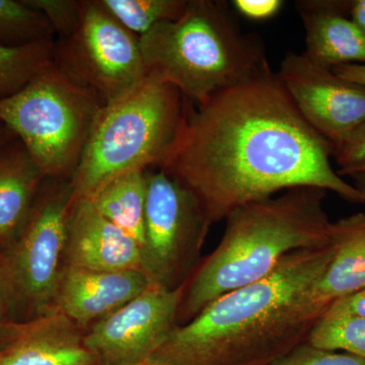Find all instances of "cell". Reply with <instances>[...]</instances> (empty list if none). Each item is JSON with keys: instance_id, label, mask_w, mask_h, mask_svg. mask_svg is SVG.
Segmentation results:
<instances>
[{"instance_id": "1", "label": "cell", "mask_w": 365, "mask_h": 365, "mask_svg": "<svg viewBox=\"0 0 365 365\" xmlns=\"http://www.w3.org/2000/svg\"><path fill=\"white\" fill-rule=\"evenodd\" d=\"M334 153L270 71L191 106L179 143L160 170L196 197L213 225L242 205L299 187L365 203L333 169Z\"/></svg>"}, {"instance_id": "2", "label": "cell", "mask_w": 365, "mask_h": 365, "mask_svg": "<svg viewBox=\"0 0 365 365\" xmlns=\"http://www.w3.org/2000/svg\"><path fill=\"white\" fill-rule=\"evenodd\" d=\"M332 242L285 257L268 276L228 292L177 326L150 359L167 365H268L307 342L326 313L313 288Z\"/></svg>"}, {"instance_id": "3", "label": "cell", "mask_w": 365, "mask_h": 365, "mask_svg": "<svg viewBox=\"0 0 365 365\" xmlns=\"http://www.w3.org/2000/svg\"><path fill=\"white\" fill-rule=\"evenodd\" d=\"M326 195L325 190L299 187L232 211L220 244L185 285L178 326L222 295L263 279L288 255L330 245L333 222L324 206Z\"/></svg>"}, {"instance_id": "4", "label": "cell", "mask_w": 365, "mask_h": 365, "mask_svg": "<svg viewBox=\"0 0 365 365\" xmlns=\"http://www.w3.org/2000/svg\"><path fill=\"white\" fill-rule=\"evenodd\" d=\"M146 71L203 104L271 71L260 36L242 33L225 1L188 0L178 20L139 37Z\"/></svg>"}, {"instance_id": "5", "label": "cell", "mask_w": 365, "mask_h": 365, "mask_svg": "<svg viewBox=\"0 0 365 365\" xmlns=\"http://www.w3.org/2000/svg\"><path fill=\"white\" fill-rule=\"evenodd\" d=\"M190 107L176 86L153 72L103 106L71 178L74 200L91 198L129 170L163 169L179 143Z\"/></svg>"}, {"instance_id": "6", "label": "cell", "mask_w": 365, "mask_h": 365, "mask_svg": "<svg viewBox=\"0 0 365 365\" xmlns=\"http://www.w3.org/2000/svg\"><path fill=\"white\" fill-rule=\"evenodd\" d=\"M103 106L54 59L23 90L0 100V122L46 178L71 180Z\"/></svg>"}, {"instance_id": "7", "label": "cell", "mask_w": 365, "mask_h": 365, "mask_svg": "<svg viewBox=\"0 0 365 365\" xmlns=\"http://www.w3.org/2000/svg\"><path fill=\"white\" fill-rule=\"evenodd\" d=\"M73 203L71 179L46 178L20 237L6 255L21 322L57 307Z\"/></svg>"}, {"instance_id": "8", "label": "cell", "mask_w": 365, "mask_h": 365, "mask_svg": "<svg viewBox=\"0 0 365 365\" xmlns=\"http://www.w3.org/2000/svg\"><path fill=\"white\" fill-rule=\"evenodd\" d=\"M145 181L140 271L150 285L178 289L198 267L212 225L196 197L165 170H146Z\"/></svg>"}, {"instance_id": "9", "label": "cell", "mask_w": 365, "mask_h": 365, "mask_svg": "<svg viewBox=\"0 0 365 365\" xmlns=\"http://www.w3.org/2000/svg\"><path fill=\"white\" fill-rule=\"evenodd\" d=\"M55 61L103 104L130 91L148 74L139 37L98 0H83L78 25L55 43Z\"/></svg>"}, {"instance_id": "10", "label": "cell", "mask_w": 365, "mask_h": 365, "mask_svg": "<svg viewBox=\"0 0 365 365\" xmlns=\"http://www.w3.org/2000/svg\"><path fill=\"white\" fill-rule=\"evenodd\" d=\"M185 285L175 290L150 285L93 324L83 343L98 365H132L150 359L178 326Z\"/></svg>"}, {"instance_id": "11", "label": "cell", "mask_w": 365, "mask_h": 365, "mask_svg": "<svg viewBox=\"0 0 365 365\" xmlns=\"http://www.w3.org/2000/svg\"><path fill=\"white\" fill-rule=\"evenodd\" d=\"M277 76L300 114L335 153L365 123V86L340 78L304 53H287Z\"/></svg>"}, {"instance_id": "12", "label": "cell", "mask_w": 365, "mask_h": 365, "mask_svg": "<svg viewBox=\"0 0 365 365\" xmlns=\"http://www.w3.org/2000/svg\"><path fill=\"white\" fill-rule=\"evenodd\" d=\"M150 287L140 270L95 271L67 266L56 307L85 331Z\"/></svg>"}, {"instance_id": "13", "label": "cell", "mask_w": 365, "mask_h": 365, "mask_svg": "<svg viewBox=\"0 0 365 365\" xmlns=\"http://www.w3.org/2000/svg\"><path fill=\"white\" fill-rule=\"evenodd\" d=\"M66 263L106 272L140 270V247L100 215L91 200L76 199L69 218Z\"/></svg>"}, {"instance_id": "14", "label": "cell", "mask_w": 365, "mask_h": 365, "mask_svg": "<svg viewBox=\"0 0 365 365\" xmlns=\"http://www.w3.org/2000/svg\"><path fill=\"white\" fill-rule=\"evenodd\" d=\"M85 333L55 307L25 322L18 337L0 349V365H98L83 343Z\"/></svg>"}, {"instance_id": "15", "label": "cell", "mask_w": 365, "mask_h": 365, "mask_svg": "<svg viewBox=\"0 0 365 365\" xmlns=\"http://www.w3.org/2000/svg\"><path fill=\"white\" fill-rule=\"evenodd\" d=\"M349 1L304 0L297 7L304 31V54L332 69L345 64L365 66V35L346 16Z\"/></svg>"}, {"instance_id": "16", "label": "cell", "mask_w": 365, "mask_h": 365, "mask_svg": "<svg viewBox=\"0 0 365 365\" xmlns=\"http://www.w3.org/2000/svg\"><path fill=\"white\" fill-rule=\"evenodd\" d=\"M45 179L19 139L0 150V255L20 237Z\"/></svg>"}, {"instance_id": "17", "label": "cell", "mask_w": 365, "mask_h": 365, "mask_svg": "<svg viewBox=\"0 0 365 365\" xmlns=\"http://www.w3.org/2000/svg\"><path fill=\"white\" fill-rule=\"evenodd\" d=\"M335 252L313 288L314 299L324 307L365 288V212L333 222Z\"/></svg>"}, {"instance_id": "18", "label": "cell", "mask_w": 365, "mask_h": 365, "mask_svg": "<svg viewBox=\"0 0 365 365\" xmlns=\"http://www.w3.org/2000/svg\"><path fill=\"white\" fill-rule=\"evenodd\" d=\"M145 172L133 170L124 173L88 199L100 215L130 235L140 249L144 241Z\"/></svg>"}, {"instance_id": "19", "label": "cell", "mask_w": 365, "mask_h": 365, "mask_svg": "<svg viewBox=\"0 0 365 365\" xmlns=\"http://www.w3.org/2000/svg\"><path fill=\"white\" fill-rule=\"evenodd\" d=\"M55 59L54 40L0 44V100L14 96Z\"/></svg>"}, {"instance_id": "20", "label": "cell", "mask_w": 365, "mask_h": 365, "mask_svg": "<svg viewBox=\"0 0 365 365\" xmlns=\"http://www.w3.org/2000/svg\"><path fill=\"white\" fill-rule=\"evenodd\" d=\"M127 30L137 37L160 24L178 20L188 0H98Z\"/></svg>"}, {"instance_id": "21", "label": "cell", "mask_w": 365, "mask_h": 365, "mask_svg": "<svg viewBox=\"0 0 365 365\" xmlns=\"http://www.w3.org/2000/svg\"><path fill=\"white\" fill-rule=\"evenodd\" d=\"M307 342L319 349L348 353L365 359V318L324 314L312 329Z\"/></svg>"}, {"instance_id": "22", "label": "cell", "mask_w": 365, "mask_h": 365, "mask_svg": "<svg viewBox=\"0 0 365 365\" xmlns=\"http://www.w3.org/2000/svg\"><path fill=\"white\" fill-rule=\"evenodd\" d=\"M54 34L44 14L23 0H0V44L20 46L52 40Z\"/></svg>"}, {"instance_id": "23", "label": "cell", "mask_w": 365, "mask_h": 365, "mask_svg": "<svg viewBox=\"0 0 365 365\" xmlns=\"http://www.w3.org/2000/svg\"><path fill=\"white\" fill-rule=\"evenodd\" d=\"M24 325L6 257L0 256V349L18 337Z\"/></svg>"}, {"instance_id": "24", "label": "cell", "mask_w": 365, "mask_h": 365, "mask_svg": "<svg viewBox=\"0 0 365 365\" xmlns=\"http://www.w3.org/2000/svg\"><path fill=\"white\" fill-rule=\"evenodd\" d=\"M268 365H365V359L348 353L319 349L307 341Z\"/></svg>"}, {"instance_id": "25", "label": "cell", "mask_w": 365, "mask_h": 365, "mask_svg": "<svg viewBox=\"0 0 365 365\" xmlns=\"http://www.w3.org/2000/svg\"><path fill=\"white\" fill-rule=\"evenodd\" d=\"M26 6L44 14L59 38L66 37L78 25L81 1L74 0H23Z\"/></svg>"}, {"instance_id": "26", "label": "cell", "mask_w": 365, "mask_h": 365, "mask_svg": "<svg viewBox=\"0 0 365 365\" xmlns=\"http://www.w3.org/2000/svg\"><path fill=\"white\" fill-rule=\"evenodd\" d=\"M334 158L339 165L337 173L341 177L345 173L365 165V123L336 150Z\"/></svg>"}, {"instance_id": "27", "label": "cell", "mask_w": 365, "mask_h": 365, "mask_svg": "<svg viewBox=\"0 0 365 365\" xmlns=\"http://www.w3.org/2000/svg\"><path fill=\"white\" fill-rule=\"evenodd\" d=\"M280 0H235L234 6L242 16L253 20H266L280 11Z\"/></svg>"}, {"instance_id": "28", "label": "cell", "mask_w": 365, "mask_h": 365, "mask_svg": "<svg viewBox=\"0 0 365 365\" xmlns=\"http://www.w3.org/2000/svg\"><path fill=\"white\" fill-rule=\"evenodd\" d=\"M327 314H351L365 318V288L356 294L336 300L327 309Z\"/></svg>"}, {"instance_id": "29", "label": "cell", "mask_w": 365, "mask_h": 365, "mask_svg": "<svg viewBox=\"0 0 365 365\" xmlns=\"http://www.w3.org/2000/svg\"><path fill=\"white\" fill-rule=\"evenodd\" d=\"M332 71L340 78L365 86V66H361V64H345V66L333 67Z\"/></svg>"}, {"instance_id": "30", "label": "cell", "mask_w": 365, "mask_h": 365, "mask_svg": "<svg viewBox=\"0 0 365 365\" xmlns=\"http://www.w3.org/2000/svg\"><path fill=\"white\" fill-rule=\"evenodd\" d=\"M350 20L365 35V0H353L348 4Z\"/></svg>"}, {"instance_id": "31", "label": "cell", "mask_w": 365, "mask_h": 365, "mask_svg": "<svg viewBox=\"0 0 365 365\" xmlns=\"http://www.w3.org/2000/svg\"><path fill=\"white\" fill-rule=\"evenodd\" d=\"M18 140V137L14 135L13 132L9 130L6 125L0 122V150H4V148L9 146V144Z\"/></svg>"}, {"instance_id": "32", "label": "cell", "mask_w": 365, "mask_h": 365, "mask_svg": "<svg viewBox=\"0 0 365 365\" xmlns=\"http://www.w3.org/2000/svg\"><path fill=\"white\" fill-rule=\"evenodd\" d=\"M348 177L351 178V184L359 190L365 202V172L354 173Z\"/></svg>"}, {"instance_id": "33", "label": "cell", "mask_w": 365, "mask_h": 365, "mask_svg": "<svg viewBox=\"0 0 365 365\" xmlns=\"http://www.w3.org/2000/svg\"><path fill=\"white\" fill-rule=\"evenodd\" d=\"M132 365H167L165 364H162V362H158L157 360L148 359L146 361L140 362V364H132Z\"/></svg>"}, {"instance_id": "34", "label": "cell", "mask_w": 365, "mask_h": 365, "mask_svg": "<svg viewBox=\"0 0 365 365\" xmlns=\"http://www.w3.org/2000/svg\"><path fill=\"white\" fill-rule=\"evenodd\" d=\"M359 172H365V165H361V167L356 168V169H353L351 170H349V172L345 173V174L343 175V176H349V175L354 174V173H359Z\"/></svg>"}, {"instance_id": "35", "label": "cell", "mask_w": 365, "mask_h": 365, "mask_svg": "<svg viewBox=\"0 0 365 365\" xmlns=\"http://www.w3.org/2000/svg\"><path fill=\"white\" fill-rule=\"evenodd\" d=\"M0 256H4V255H0Z\"/></svg>"}]
</instances>
